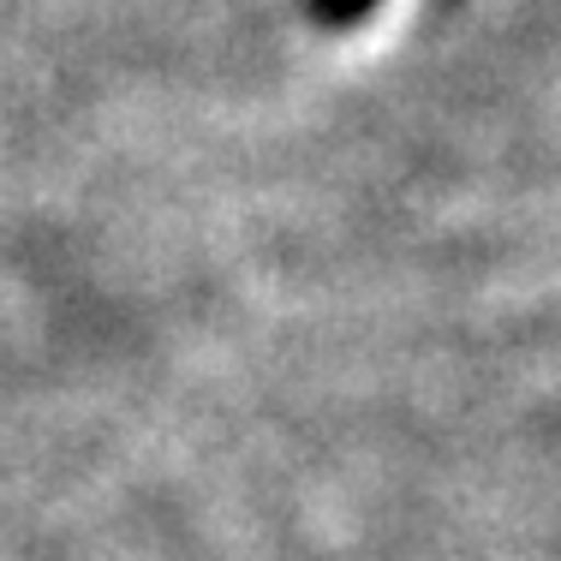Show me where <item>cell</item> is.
I'll return each instance as SVG.
<instances>
[{"label": "cell", "instance_id": "6da1fadb", "mask_svg": "<svg viewBox=\"0 0 561 561\" xmlns=\"http://www.w3.org/2000/svg\"><path fill=\"white\" fill-rule=\"evenodd\" d=\"M377 7L382 0H299V12L317 24V31H358Z\"/></svg>", "mask_w": 561, "mask_h": 561}]
</instances>
